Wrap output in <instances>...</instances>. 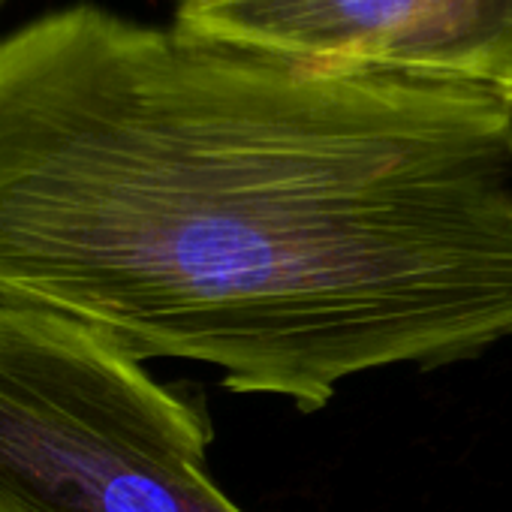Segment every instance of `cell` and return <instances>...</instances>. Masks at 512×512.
<instances>
[{
  "instance_id": "cell-3",
  "label": "cell",
  "mask_w": 512,
  "mask_h": 512,
  "mask_svg": "<svg viewBox=\"0 0 512 512\" xmlns=\"http://www.w3.org/2000/svg\"><path fill=\"white\" fill-rule=\"evenodd\" d=\"M326 10L359 70L467 85L512 109V0H326Z\"/></svg>"
},
{
  "instance_id": "cell-4",
  "label": "cell",
  "mask_w": 512,
  "mask_h": 512,
  "mask_svg": "<svg viewBox=\"0 0 512 512\" xmlns=\"http://www.w3.org/2000/svg\"><path fill=\"white\" fill-rule=\"evenodd\" d=\"M10 4H13V0H0V19H4V13L10 10ZM0 34H4V31H0Z\"/></svg>"
},
{
  "instance_id": "cell-1",
  "label": "cell",
  "mask_w": 512,
  "mask_h": 512,
  "mask_svg": "<svg viewBox=\"0 0 512 512\" xmlns=\"http://www.w3.org/2000/svg\"><path fill=\"white\" fill-rule=\"evenodd\" d=\"M0 299L317 413L512 341V109L79 0L0 34Z\"/></svg>"
},
{
  "instance_id": "cell-2",
  "label": "cell",
  "mask_w": 512,
  "mask_h": 512,
  "mask_svg": "<svg viewBox=\"0 0 512 512\" xmlns=\"http://www.w3.org/2000/svg\"><path fill=\"white\" fill-rule=\"evenodd\" d=\"M211 422L106 335L0 299V512H244Z\"/></svg>"
}]
</instances>
